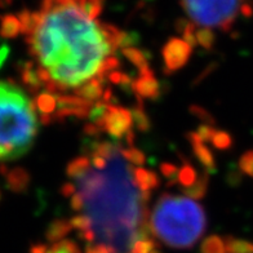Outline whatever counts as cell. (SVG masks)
<instances>
[{"label":"cell","mask_w":253,"mask_h":253,"mask_svg":"<svg viewBox=\"0 0 253 253\" xmlns=\"http://www.w3.org/2000/svg\"><path fill=\"white\" fill-rule=\"evenodd\" d=\"M40 14L39 26L26 42L31 56L49 73L47 92L62 94L96 78L115 52L102 24L84 16L77 0H43Z\"/></svg>","instance_id":"1"},{"label":"cell","mask_w":253,"mask_h":253,"mask_svg":"<svg viewBox=\"0 0 253 253\" xmlns=\"http://www.w3.org/2000/svg\"><path fill=\"white\" fill-rule=\"evenodd\" d=\"M206 227L204 210L189 198L163 194L151 213V234L173 248H191Z\"/></svg>","instance_id":"2"},{"label":"cell","mask_w":253,"mask_h":253,"mask_svg":"<svg viewBox=\"0 0 253 253\" xmlns=\"http://www.w3.org/2000/svg\"><path fill=\"white\" fill-rule=\"evenodd\" d=\"M37 107L13 83L0 82V162L22 157L38 133Z\"/></svg>","instance_id":"3"},{"label":"cell","mask_w":253,"mask_h":253,"mask_svg":"<svg viewBox=\"0 0 253 253\" xmlns=\"http://www.w3.org/2000/svg\"><path fill=\"white\" fill-rule=\"evenodd\" d=\"M248 0H180L181 7L195 25L220 27L227 33L233 29L242 7Z\"/></svg>","instance_id":"4"},{"label":"cell","mask_w":253,"mask_h":253,"mask_svg":"<svg viewBox=\"0 0 253 253\" xmlns=\"http://www.w3.org/2000/svg\"><path fill=\"white\" fill-rule=\"evenodd\" d=\"M191 53H193V48L185 40L180 38H170L162 49L164 73L173 74L182 69L189 62Z\"/></svg>","instance_id":"5"},{"label":"cell","mask_w":253,"mask_h":253,"mask_svg":"<svg viewBox=\"0 0 253 253\" xmlns=\"http://www.w3.org/2000/svg\"><path fill=\"white\" fill-rule=\"evenodd\" d=\"M57 97V110L53 115V123H61L69 117H77L79 119L89 117L90 109L93 102L83 100L78 96L71 94H56Z\"/></svg>","instance_id":"6"},{"label":"cell","mask_w":253,"mask_h":253,"mask_svg":"<svg viewBox=\"0 0 253 253\" xmlns=\"http://www.w3.org/2000/svg\"><path fill=\"white\" fill-rule=\"evenodd\" d=\"M132 111L118 105H109V114L103 126V132H107L115 140H122L132 132Z\"/></svg>","instance_id":"7"},{"label":"cell","mask_w":253,"mask_h":253,"mask_svg":"<svg viewBox=\"0 0 253 253\" xmlns=\"http://www.w3.org/2000/svg\"><path fill=\"white\" fill-rule=\"evenodd\" d=\"M132 90L137 96V101H142L143 98L153 101L158 100L160 94V85L154 75V71L149 69L140 73V77L132 83Z\"/></svg>","instance_id":"8"},{"label":"cell","mask_w":253,"mask_h":253,"mask_svg":"<svg viewBox=\"0 0 253 253\" xmlns=\"http://www.w3.org/2000/svg\"><path fill=\"white\" fill-rule=\"evenodd\" d=\"M187 140L190 141L191 146H193L194 154L195 157L199 159V162L206 167V169L208 173L211 172H214L216 170V162H214V157L212 151L206 146V143L200 140L199 136L197 134V132H190L186 134Z\"/></svg>","instance_id":"9"},{"label":"cell","mask_w":253,"mask_h":253,"mask_svg":"<svg viewBox=\"0 0 253 253\" xmlns=\"http://www.w3.org/2000/svg\"><path fill=\"white\" fill-rule=\"evenodd\" d=\"M35 107L39 111L40 122L43 124L53 123V115L57 110V97L56 94L49 92H43L37 96Z\"/></svg>","instance_id":"10"},{"label":"cell","mask_w":253,"mask_h":253,"mask_svg":"<svg viewBox=\"0 0 253 253\" xmlns=\"http://www.w3.org/2000/svg\"><path fill=\"white\" fill-rule=\"evenodd\" d=\"M1 172L5 176V181H7L8 189L14 191V193H24L25 190L30 185L31 177L26 169L17 167L13 169H7L4 167V169L1 168Z\"/></svg>","instance_id":"11"},{"label":"cell","mask_w":253,"mask_h":253,"mask_svg":"<svg viewBox=\"0 0 253 253\" xmlns=\"http://www.w3.org/2000/svg\"><path fill=\"white\" fill-rule=\"evenodd\" d=\"M105 90H103V82L100 80L98 78H92L88 82L80 85V87L75 88L74 94L83 100H87L89 102H97L102 98Z\"/></svg>","instance_id":"12"},{"label":"cell","mask_w":253,"mask_h":253,"mask_svg":"<svg viewBox=\"0 0 253 253\" xmlns=\"http://www.w3.org/2000/svg\"><path fill=\"white\" fill-rule=\"evenodd\" d=\"M132 176H133L134 185L142 191V193H150L151 190L159 186V177L154 173L153 170L145 169L141 167L132 168Z\"/></svg>","instance_id":"13"},{"label":"cell","mask_w":253,"mask_h":253,"mask_svg":"<svg viewBox=\"0 0 253 253\" xmlns=\"http://www.w3.org/2000/svg\"><path fill=\"white\" fill-rule=\"evenodd\" d=\"M20 75L22 84L31 93H37L38 90L40 89V87L43 85L39 77H38V67H35V63L33 61L24 63V66H22L20 71Z\"/></svg>","instance_id":"14"},{"label":"cell","mask_w":253,"mask_h":253,"mask_svg":"<svg viewBox=\"0 0 253 253\" xmlns=\"http://www.w3.org/2000/svg\"><path fill=\"white\" fill-rule=\"evenodd\" d=\"M20 33H22V26L18 16L10 13L0 16V37L3 39H14Z\"/></svg>","instance_id":"15"},{"label":"cell","mask_w":253,"mask_h":253,"mask_svg":"<svg viewBox=\"0 0 253 253\" xmlns=\"http://www.w3.org/2000/svg\"><path fill=\"white\" fill-rule=\"evenodd\" d=\"M18 20L21 22V26H22V34L26 35L27 38L33 35L38 29L40 20H42V14H40V10L35 12V10L30 9H22L18 13Z\"/></svg>","instance_id":"16"},{"label":"cell","mask_w":253,"mask_h":253,"mask_svg":"<svg viewBox=\"0 0 253 253\" xmlns=\"http://www.w3.org/2000/svg\"><path fill=\"white\" fill-rule=\"evenodd\" d=\"M73 230L70 221L67 220H54L50 223L45 233V237L52 243H58L63 238L66 237L67 234Z\"/></svg>","instance_id":"17"},{"label":"cell","mask_w":253,"mask_h":253,"mask_svg":"<svg viewBox=\"0 0 253 253\" xmlns=\"http://www.w3.org/2000/svg\"><path fill=\"white\" fill-rule=\"evenodd\" d=\"M208 183H210V173L206 172L200 178H198V181L194 183L193 186L187 187V189H181V191H182L183 195L189 197L190 199H203L206 197L207 191H208Z\"/></svg>","instance_id":"18"},{"label":"cell","mask_w":253,"mask_h":253,"mask_svg":"<svg viewBox=\"0 0 253 253\" xmlns=\"http://www.w3.org/2000/svg\"><path fill=\"white\" fill-rule=\"evenodd\" d=\"M122 53L124 54V57H126L130 62L133 63L134 66L140 70V73H143L150 69L149 66V60H147V54L143 52V50L138 49V48L130 47L126 48V49H122Z\"/></svg>","instance_id":"19"},{"label":"cell","mask_w":253,"mask_h":253,"mask_svg":"<svg viewBox=\"0 0 253 253\" xmlns=\"http://www.w3.org/2000/svg\"><path fill=\"white\" fill-rule=\"evenodd\" d=\"M182 158V157H181ZM183 159V166L182 168L178 172V177H177V182L180 183L182 189H187V187H191L194 183L198 181V173L195 168H194L191 164L187 162L185 158Z\"/></svg>","instance_id":"20"},{"label":"cell","mask_w":253,"mask_h":253,"mask_svg":"<svg viewBox=\"0 0 253 253\" xmlns=\"http://www.w3.org/2000/svg\"><path fill=\"white\" fill-rule=\"evenodd\" d=\"M90 160L88 157H79L71 160L66 168V174L71 178H79L83 174H87L89 170Z\"/></svg>","instance_id":"21"},{"label":"cell","mask_w":253,"mask_h":253,"mask_svg":"<svg viewBox=\"0 0 253 253\" xmlns=\"http://www.w3.org/2000/svg\"><path fill=\"white\" fill-rule=\"evenodd\" d=\"M226 253H253V243L244 239H237L234 237L225 238Z\"/></svg>","instance_id":"22"},{"label":"cell","mask_w":253,"mask_h":253,"mask_svg":"<svg viewBox=\"0 0 253 253\" xmlns=\"http://www.w3.org/2000/svg\"><path fill=\"white\" fill-rule=\"evenodd\" d=\"M200 253H226L225 240L217 235L206 238L200 246Z\"/></svg>","instance_id":"23"},{"label":"cell","mask_w":253,"mask_h":253,"mask_svg":"<svg viewBox=\"0 0 253 253\" xmlns=\"http://www.w3.org/2000/svg\"><path fill=\"white\" fill-rule=\"evenodd\" d=\"M132 115H133V123H136L137 129L140 130V132L145 133V132L150 129V119H149L147 114L143 110V103H137V106L132 111Z\"/></svg>","instance_id":"24"},{"label":"cell","mask_w":253,"mask_h":253,"mask_svg":"<svg viewBox=\"0 0 253 253\" xmlns=\"http://www.w3.org/2000/svg\"><path fill=\"white\" fill-rule=\"evenodd\" d=\"M197 40L200 47L204 49H212L216 43V34L213 30H211L210 27H202L197 30Z\"/></svg>","instance_id":"25"},{"label":"cell","mask_w":253,"mask_h":253,"mask_svg":"<svg viewBox=\"0 0 253 253\" xmlns=\"http://www.w3.org/2000/svg\"><path fill=\"white\" fill-rule=\"evenodd\" d=\"M47 253H80V251L74 240L63 239L50 247Z\"/></svg>","instance_id":"26"},{"label":"cell","mask_w":253,"mask_h":253,"mask_svg":"<svg viewBox=\"0 0 253 253\" xmlns=\"http://www.w3.org/2000/svg\"><path fill=\"white\" fill-rule=\"evenodd\" d=\"M122 157L126 158L129 163L136 164V166H142L146 162L145 154L136 147H129V149H120Z\"/></svg>","instance_id":"27"},{"label":"cell","mask_w":253,"mask_h":253,"mask_svg":"<svg viewBox=\"0 0 253 253\" xmlns=\"http://www.w3.org/2000/svg\"><path fill=\"white\" fill-rule=\"evenodd\" d=\"M157 251H159L158 250V244L151 238H146V239L137 240L133 247H132L130 253H154Z\"/></svg>","instance_id":"28"},{"label":"cell","mask_w":253,"mask_h":253,"mask_svg":"<svg viewBox=\"0 0 253 253\" xmlns=\"http://www.w3.org/2000/svg\"><path fill=\"white\" fill-rule=\"evenodd\" d=\"M212 142H213V146L218 150H227L233 146V137L225 130H217Z\"/></svg>","instance_id":"29"},{"label":"cell","mask_w":253,"mask_h":253,"mask_svg":"<svg viewBox=\"0 0 253 253\" xmlns=\"http://www.w3.org/2000/svg\"><path fill=\"white\" fill-rule=\"evenodd\" d=\"M190 113L193 114L194 117H197L198 119H200V122L204 124H208V126H213L216 124V119L212 117V114L208 113V111L202 106H198V105H191L190 106Z\"/></svg>","instance_id":"30"},{"label":"cell","mask_w":253,"mask_h":253,"mask_svg":"<svg viewBox=\"0 0 253 253\" xmlns=\"http://www.w3.org/2000/svg\"><path fill=\"white\" fill-rule=\"evenodd\" d=\"M160 172L166 178H168V186H173L177 182V177L180 169L172 163H163L160 166Z\"/></svg>","instance_id":"31"},{"label":"cell","mask_w":253,"mask_h":253,"mask_svg":"<svg viewBox=\"0 0 253 253\" xmlns=\"http://www.w3.org/2000/svg\"><path fill=\"white\" fill-rule=\"evenodd\" d=\"M71 226L73 229L79 230V233L87 231V230L92 229V221L88 216L85 214H79V216H74L70 220Z\"/></svg>","instance_id":"32"},{"label":"cell","mask_w":253,"mask_h":253,"mask_svg":"<svg viewBox=\"0 0 253 253\" xmlns=\"http://www.w3.org/2000/svg\"><path fill=\"white\" fill-rule=\"evenodd\" d=\"M239 167L243 173L253 177V150L247 151L239 159Z\"/></svg>","instance_id":"33"},{"label":"cell","mask_w":253,"mask_h":253,"mask_svg":"<svg viewBox=\"0 0 253 253\" xmlns=\"http://www.w3.org/2000/svg\"><path fill=\"white\" fill-rule=\"evenodd\" d=\"M181 35H182V39L185 40L191 48H194L198 44L197 30H195V24H194V22H189V25L185 27V30L182 31Z\"/></svg>","instance_id":"34"},{"label":"cell","mask_w":253,"mask_h":253,"mask_svg":"<svg viewBox=\"0 0 253 253\" xmlns=\"http://www.w3.org/2000/svg\"><path fill=\"white\" fill-rule=\"evenodd\" d=\"M217 130L214 129L212 126H208V124H202L199 126L197 130V134L199 136V138L203 142H211V141L213 140V136L216 133Z\"/></svg>","instance_id":"35"},{"label":"cell","mask_w":253,"mask_h":253,"mask_svg":"<svg viewBox=\"0 0 253 253\" xmlns=\"http://www.w3.org/2000/svg\"><path fill=\"white\" fill-rule=\"evenodd\" d=\"M71 208L74 211H82L84 208V197L80 193H75L71 197Z\"/></svg>","instance_id":"36"},{"label":"cell","mask_w":253,"mask_h":253,"mask_svg":"<svg viewBox=\"0 0 253 253\" xmlns=\"http://www.w3.org/2000/svg\"><path fill=\"white\" fill-rule=\"evenodd\" d=\"M85 253H113L110 248H107L103 244H96V246H88Z\"/></svg>","instance_id":"37"},{"label":"cell","mask_w":253,"mask_h":253,"mask_svg":"<svg viewBox=\"0 0 253 253\" xmlns=\"http://www.w3.org/2000/svg\"><path fill=\"white\" fill-rule=\"evenodd\" d=\"M75 193H77V187L73 183H65L61 187V194L63 197H73Z\"/></svg>","instance_id":"38"},{"label":"cell","mask_w":253,"mask_h":253,"mask_svg":"<svg viewBox=\"0 0 253 253\" xmlns=\"http://www.w3.org/2000/svg\"><path fill=\"white\" fill-rule=\"evenodd\" d=\"M92 164L96 167L97 169H103L106 167V158L98 157V155H92Z\"/></svg>","instance_id":"39"},{"label":"cell","mask_w":253,"mask_h":253,"mask_svg":"<svg viewBox=\"0 0 253 253\" xmlns=\"http://www.w3.org/2000/svg\"><path fill=\"white\" fill-rule=\"evenodd\" d=\"M84 132H85V134H88V136H98V134L101 133V130L92 123H88L87 126H84Z\"/></svg>","instance_id":"40"},{"label":"cell","mask_w":253,"mask_h":253,"mask_svg":"<svg viewBox=\"0 0 253 253\" xmlns=\"http://www.w3.org/2000/svg\"><path fill=\"white\" fill-rule=\"evenodd\" d=\"M8 54H9V47L8 45H1L0 47V67L3 66L4 61L7 60Z\"/></svg>","instance_id":"41"},{"label":"cell","mask_w":253,"mask_h":253,"mask_svg":"<svg viewBox=\"0 0 253 253\" xmlns=\"http://www.w3.org/2000/svg\"><path fill=\"white\" fill-rule=\"evenodd\" d=\"M47 247L43 246V244H38V246H34L33 248H31L30 253H47Z\"/></svg>","instance_id":"42"},{"label":"cell","mask_w":253,"mask_h":253,"mask_svg":"<svg viewBox=\"0 0 253 253\" xmlns=\"http://www.w3.org/2000/svg\"><path fill=\"white\" fill-rule=\"evenodd\" d=\"M12 4V0H0V8H7Z\"/></svg>","instance_id":"43"}]
</instances>
